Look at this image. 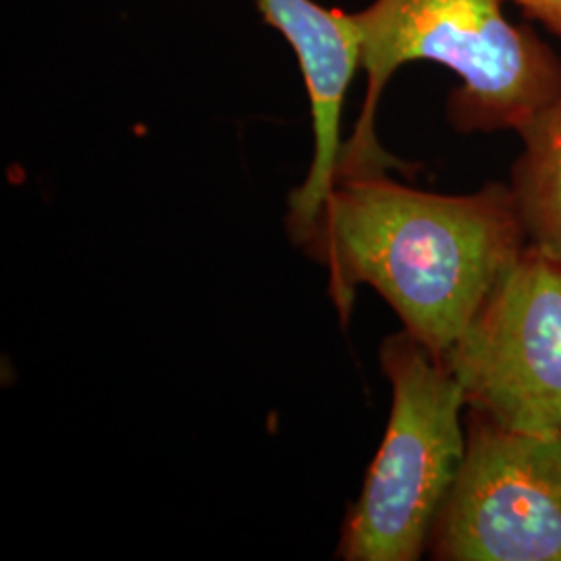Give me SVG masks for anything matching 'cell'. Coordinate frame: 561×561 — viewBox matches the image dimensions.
I'll list each match as a JSON object with an SVG mask.
<instances>
[{
  "label": "cell",
  "mask_w": 561,
  "mask_h": 561,
  "mask_svg": "<svg viewBox=\"0 0 561 561\" xmlns=\"http://www.w3.org/2000/svg\"><path fill=\"white\" fill-rule=\"evenodd\" d=\"M443 362L468 412L516 433H561V262L526 243Z\"/></svg>",
  "instance_id": "277c9868"
},
{
  "label": "cell",
  "mask_w": 561,
  "mask_h": 561,
  "mask_svg": "<svg viewBox=\"0 0 561 561\" xmlns=\"http://www.w3.org/2000/svg\"><path fill=\"white\" fill-rule=\"evenodd\" d=\"M466 456L426 551L442 561H561V433L507 431L466 410Z\"/></svg>",
  "instance_id": "5b68a950"
},
{
  "label": "cell",
  "mask_w": 561,
  "mask_h": 561,
  "mask_svg": "<svg viewBox=\"0 0 561 561\" xmlns=\"http://www.w3.org/2000/svg\"><path fill=\"white\" fill-rule=\"evenodd\" d=\"M526 243L507 183L451 196L370 173L335 181L301 248L327 266L341 321L368 285L445 360Z\"/></svg>",
  "instance_id": "6da1fadb"
},
{
  "label": "cell",
  "mask_w": 561,
  "mask_h": 561,
  "mask_svg": "<svg viewBox=\"0 0 561 561\" xmlns=\"http://www.w3.org/2000/svg\"><path fill=\"white\" fill-rule=\"evenodd\" d=\"M510 190L526 240L561 262V92L520 131Z\"/></svg>",
  "instance_id": "52a82bcc"
},
{
  "label": "cell",
  "mask_w": 561,
  "mask_h": 561,
  "mask_svg": "<svg viewBox=\"0 0 561 561\" xmlns=\"http://www.w3.org/2000/svg\"><path fill=\"white\" fill-rule=\"evenodd\" d=\"M262 20L294 50L310 101L314 152L306 180L289 194L287 229L306 240L340 175L341 115L360 69V36L352 13L314 0H256Z\"/></svg>",
  "instance_id": "8992f818"
},
{
  "label": "cell",
  "mask_w": 561,
  "mask_h": 561,
  "mask_svg": "<svg viewBox=\"0 0 561 561\" xmlns=\"http://www.w3.org/2000/svg\"><path fill=\"white\" fill-rule=\"evenodd\" d=\"M391 412L360 497L341 528L345 561H416L466 456L460 382L408 331L379 350Z\"/></svg>",
  "instance_id": "3957f363"
},
{
  "label": "cell",
  "mask_w": 561,
  "mask_h": 561,
  "mask_svg": "<svg viewBox=\"0 0 561 561\" xmlns=\"http://www.w3.org/2000/svg\"><path fill=\"white\" fill-rule=\"evenodd\" d=\"M352 18L366 94L337 180L405 169L377 136L382 90L405 62L431 60L458 76L447 119L460 134H518L561 92L560 57L507 20L503 0H373Z\"/></svg>",
  "instance_id": "7a4b0ae2"
},
{
  "label": "cell",
  "mask_w": 561,
  "mask_h": 561,
  "mask_svg": "<svg viewBox=\"0 0 561 561\" xmlns=\"http://www.w3.org/2000/svg\"><path fill=\"white\" fill-rule=\"evenodd\" d=\"M533 20L561 38V0H514Z\"/></svg>",
  "instance_id": "ba28073f"
}]
</instances>
